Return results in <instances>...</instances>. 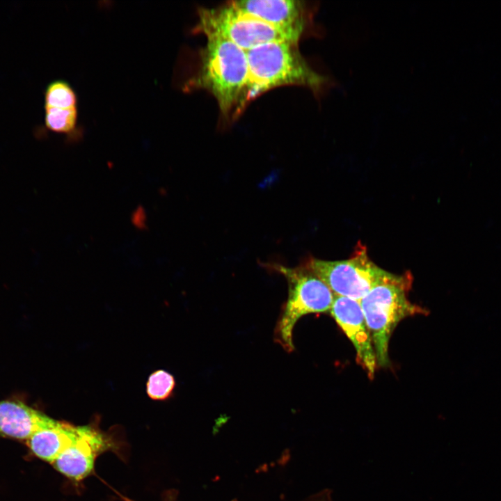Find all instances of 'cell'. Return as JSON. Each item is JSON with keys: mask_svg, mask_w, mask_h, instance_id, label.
<instances>
[{"mask_svg": "<svg viewBox=\"0 0 501 501\" xmlns=\"http://www.w3.org/2000/svg\"><path fill=\"white\" fill-rule=\"evenodd\" d=\"M196 33L230 41L247 51L259 45L276 41L299 43L301 33L286 31L248 15L231 1L216 8H199Z\"/></svg>", "mask_w": 501, "mask_h": 501, "instance_id": "obj_4", "label": "cell"}, {"mask_svg": "<svg viewBox=\"0 0 501 501\" xmlns=\"http://www.w3.org/2000/svg\"><path fill=\"white\" fill-rule=\"evenodd\" d=\"M302 265L320 278L335 296L358 301L376 286L399 282L411 275H395L381 269L369 258L366 247L362 244L357 245L347 260L325 261L310 258Z\"/></svg>", "mask_w": 501, "mask_h": 501, "instance_id": "obj_5", "label": "cell"}, {"mask_svg": "<svg viewBox=\"0 0 501 501\" xmlns=\"http://www.w3.org/2000/svg\"><path fill=\"white\" fill-rule=\"evenodd\" d=\"M79 432V426L60 422L54 427L35 433L27 444L35 456L52 463L72 445Z\"/></svg>", "mask_w": 501, "mask_h": 501, "instance_id": "obj_11", "label": "cell"}, {"mask_svg": "<svg viewBox=\"0 0 501 501\" xmlns=\"http://www.w3.org/2000/svg\"><path fill=\"white\" fill-rule=\"evenodd\" d=\"M311 501H333L331 493L328 490L324 491L316 495Z\"/></svg>", "mask_w": 501, "mask_h": 501, "instance_id": "obj_15", "label": "cell"}, {"mask_svg": "<svg viewBox=\"0 0 501 501\" xmlns=\"http://www.w3.org/2000/svg\"><path fill=\"white\" fill-rule=\"evenodd\" d=\"M60 422L21 402H0V433L29 440L35 433L54 427Z\"/></svg>", "mask_w": 501, "mask_h": 501, "instance_id": "obj_10", "label": "cell"}, {"mask_svg": "<svg viewBox=\"0 0 501 501\" xmlns=\"http://www.w3.org/2000/svg\"><path fill=\"white\" fill-rule=\"evenodd\" d=\"M45 127L47 129L60 134H69L76 127L77 107L69 109H45Z\"/></svg>", "mask_w": 501, "mask_h": 501, "instance_id": "obj_13", "label": "cell"}, {"mask_svg": "<svg viewBox=\"0 0 501 501\" xmlns=\"http://www.w3.org/2000/svg\"><path fill=\"white\" fill-rule=\"evenodd\" d=\"M114 445L112 438L95 426H79L75 441L52 464L67 478L79 482L93 472L97 456Z\"/></svg>", "mask_w": 501, "mask_h": 501, "instance_id": "obj_7", "label": "cell"}, {"mask_svg": "<svg viewBox=\"0 0 501 501\" xmlns=\"http://www.w3.org/2000/svg\"><path fill=\"white\" fill-rule=\"evenodd\" d=\"M248 80L241 108L264 93L282 86L298 85L313 90L326 79L314 71L301 54L298 43L276 41L246 51Z\"/></svg>", "mask_w": 501, "mask_h": 501, "instance_id": "obj_2", "label": "cell"}, {"mask_svg": "<svg viewBox=\"0 0 501 501\" xmlns=\"http://www.w3.org/2000/svg\"><path fill=\"white\" fill-rule=\"evenodd\" d=\"M231 3L243 13L280 29L302 34L307 22L303 1L242 0Z\"/></svg>", "mask_w": 501, "mask_h": 501, "instance_id": "obj_9", "label": "cell"}, {"mask_svg": "<svg viewBox=\"0 0 501 501\" xmlns=\"http://www.w3.org/2000/svg\"><path fill=\"white\" fill-rule=\"evenodd\" d=\"M175 387L173 376L165 370L159 369L149 376L146 392L152 400L164 401L172 396Z\"/></svg>", "mask_w": 501, "mask_h": 501, "instance_id": "obj_14", "label": "cell"}, {"mask_svg": "<svg viewBox=\"0 0 501 501\" xmlns=\"http://www.w3.org/2000/svg\"><path fill=\"white\" fill-rule=\"evenodd\" d=\"M329 312L353 345L358 362L373 379L376 358L359 301L335 296Z\"/></svg>", "mask_w": 501, "mask_h": 501, "instance_id": "obj_8", "label": "cell"}, {"mask_svg": "<svg viewBox=\"0 0 501 501\" xmlns=\"http://www.w3.org/2000/svg\"><path fill=\"white\" fill-rule=\"evenodd\" d=\"M200 65L185 89H204L216 99L221 113H239L248 80L246 51L218 37H207Z\"/></svg>", "mask_w": 501, "mask_h": 501, "instance_id": "obj_1", "label": "cell"}, {"mask_svg": "<svg viewBox=\"0 0 501 501\" xmlns=\"http://www.w3.org/2000/svg\"><path fill=\"white\" fill-rule=\"evenodd\" d=\"M273 267L286 278L289 286L288 297L276 328V340L291 352L294 349L292 334L298 320L308 314L330 311L335 295L303 265L289 268L274 264Z\"/></svg>", "mask_w": 501, "mask_h": 501, "instance_id": "obj_6", "label": "cell"}, {"mask_svg": "<svg viewBox=\"0 0 501 501\" xmlns=\"http://www.w3.org/2000/svg\"><path fill=\"white\" fill-rule=\"evenodd\" d=\"M411 284V275L399 282L383 283L359 301L380 367L389 365V342L397 324L408 317L427 313L407 298Z\"/></svg>", "mask_w": 501, "mask_h": 501, "instance_id": "obj_3", "label": "cell"}, {"mask_svg": "<svg viewBox=\"0 0 501 501\" xmlns=\"http://www.w3.org/2000/svg\"><path fill=\"white\" fill-rule=\"evenodd\" d=\"M122 499L124 501H134V500H131V499H129V498H128L124 497V496L122 497Z\"/></svg>", "mask_w": 501, "mask_h": 501, "instance_id": "obj_16", "label": "cell"}, {"mask_svg": "<svg viewBox=\"0 0 501 501\" xmlns=\"http://www.w3.org/2000/svg\"><path fill=\"white\" fill-rule=\"evenodd\" d=\"M44 108L69 109L77 107V97L72 87L65 81L49 83L44 93Z\"/></svg>", "mask_w": 501, "mask_h": 501, "instance_id": "obj_12", "label": "cell"}]
</instances>
